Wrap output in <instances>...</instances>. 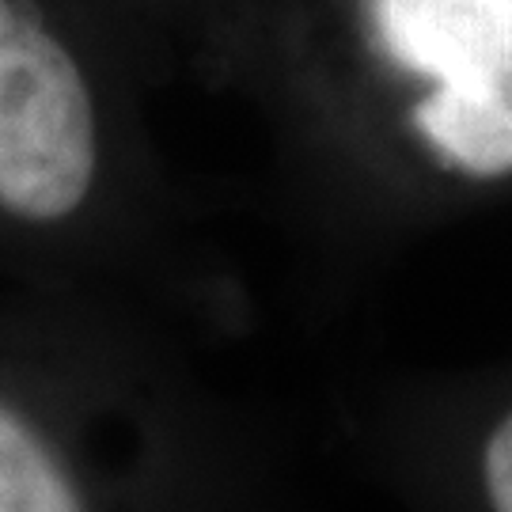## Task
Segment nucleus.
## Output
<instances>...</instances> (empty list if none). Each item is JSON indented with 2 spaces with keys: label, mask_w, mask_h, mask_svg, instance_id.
I'll use <instances>...</instances> for the list:
<instances>
[{
  "label": "nucleus",
  "mask_w": 512,
  "mask_h": 512,
  "mask_svg": "<svg viewBox=\"0 0 512 512\" xmlns=\"http://www.w3.org/2000/svg\"><path fill=\"white\" fill-rule=\"evenodd\" d=\"M349 31L391 84V126L429 179H509L512 0H349Z\"/></svg>",
  "instance_id": "obj_3"
},
{
  "label": "nucleus",
  "mask_w": 512,
  "mask_h": 512,
  "mask_svg": "<svg viewBox=\"0 0 512 512\" xmlns=\"http://www.w3.org/2000/svg\"><path fill=\"white\" fill-rule=\"evenodd\" d=\"M122 57L141 84L205 80L239 0H61Z\"/></svg>",
  "instance_id": "obj_5"
},
{
  "label": "nucleus",
  "mask_w": 512,
  "mask_h": 512,
  "mask_svg": "<svg viewBox=\"0 0 512 512\" xmlns=\"http://www.w3.org/2000/svg\"><path fill=\"white\" fill-rule=\"evenodd\" d=\"M368 433L384 471L425 512H512V391L403 406Z\"/></svg>",
  "instance_id": "obj_4"
},
{
  "label": "nucleus",
  "mask_w": 512,
  "mask_h": 512,
  "mask_svg": "<svg viewBox=\"0 0 512 512\" xmlns=\"http://www.w3.org/2000/svg\"><path fill=\"white\" fill-rule=\"evenodd\" d=\"M141 92L69 4L0 0V274L209 338L236 327V281L194 236Z\"/></svg>",
  "instance_id": "obj_2"
},
{
  "label": "nucleus",
  "mask_w": 512,
  "mask_h": 512,
  "mask_svg": "<svg viewBox=\"0 0 512 512\" xmlns=\"http://www.w3.org/2000/svg\"><path fill=\"white\" fill-rule=\"evenodd\" d=\"M0 512H281L266 429L141 304L0 300Z\"/></svg>",
  "instance_id": "obj_1"
}]
</instances>
